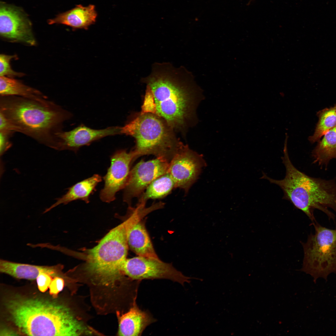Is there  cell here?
I'll return each instance as SVG.
<instances>
[{
    "mask_svg": "<svg viewBox=\"0 0 336 336\" xmlns=\"http://www.w3.org/2000/svg\"><path fill=\"white\" fill-rule=\"evenodd\" d=\"M318 118L313 134L309 137V142H318L330 129L336 126V104L329 108L320 110L316 113Z\"/></svg>",
    "mask_w": 336,
    "mask_h": 336,
    "instance_id": "cell-22",
    "label": "cell"
},
{
    "mask_svg": "<svg viewBox=\"0 0 336 336\" xmlns=\"http://www.w3.org/2000/svg\"><path fill=\"white\" fill-rule=\"evenodd\" d=\"M63 278L56 277L54 278L49 287V293L54 298H57L58 294L61 291L65 285Z\"/></svg>",
    "mask_w": 336,
    "mask_h": 336,
    "instance_id": "cell-25",
    "label": "cell"
},
{
    "mask_svg": "<svg viewBox=\"0 0 336 336\" xmlns=\"http://www.w3.org/2000/svg\"><path fill=\"white\" fill-rule=\"evenodd\" d=\"M0 113L15 132L56 149V134L72 114L48 99L34 100L17 96L0 97Z\"/></svg>",
    "mask_w": 336,
    "mask_h": 336,
    "instance_id": "cell-3",
    "label": "cell"
},
{
    "mask_svg": "<svg viewBox=\"0 0 336 336\" xmlns=\"http://www.w3.org/2000/svg\"><path fill=\"white\" fill-rule=\"evenodd\" d=\"M138 221L131 214L125 221L111 229L93 248L84 251V270L100 285L113 286L118 281L127 280L122 271L128 246V233Z\"/></svg>",
    "mask_w": 336,
    "mask_h": 336,
    "instance_id": "cell-5",
    "label": "cell"
},
{
    "mask_svg": "<svg viewBox=\"0 0 336 336\" xmlns=\"http://www.w3.org/2000/svg\"><path fill=\"white\" fill-rule=\"evenodd\" d=\"M97 16L94 5L84 7L78 5L71 10L59 14L54 18L49 20L48 23L50 25L62 24L74 29H86L96 22Z\"/></svg>",
    "mask_w": 336,
    "mask_h": 336,
    "instance_id": "cell-16",
    "label": "cell"
},
{
    "mask_svg": "<svg viewBox=\"0 0 336 336\" xmlns=\"http://www.w3.org/2000/svg\"><path fill=\"white\" fill-rule=\"evenodd\" d=\"M124 274L133 280L143 279H167L177 282L184 286L185 282L189 283L194 279L184 275L171 264L160 259H154L139 256L127 259L122 268Z\"/></svg>",
    "mask_w": 336,
    "mask_h": 336,
    "instance_id": "cell-8",
    "label": "cell"
},
{
    "mask_svg": "<svg viewBox=\"0 0 336 336\" xmlns=\"http://www.w3.org/2000/svg\"><path fill=\"white\" fill-rule=\"evenodd\" d=\"M206 164L201 155L184 144L169 162L167 172L175 188L182 189L187 193Z\"/></svg>",
    "mask_w": 336,
    "mask_h": 336,
    "instance_id": "cell-9",
    "label": "cell"
},
{
    "mask_svg": "<svg viewBox=\"0 0 336 336\" xmlns=\"http://www.w3.org/2000/svg\"><path fill=\"white\" fill-rule=\"evenodd\" d=\"M169 162L157 158L147 161L142 160L130 170L124 189L123 200L130 205L133 198L139 197L156 178L167 172Z\"/></svg>",
    "mask_w": 336,
    "mask_h": 336,
    "instance_id": "cell-11",
    "label": "cell"
},
{
    "mask_svg": "<svg viewBox=\"0 0 336 336\" xmlns=\"http://www.w3.org/2000/svg\"><path fill=\"white\" fill-rule=\"evenodd\" d=\"M162 118L150 113L139 114L121 127V133L135 140V160L152 155L169 162L184 145Z\"/></svg>",
    "mask_w": 336,
    "mask_h": 336,
    "instance_id": "cell-6",
    "label": "cell"
},
{
    "mask_svg": "<svg viewBox=\"0 0 336 336\" xmlns=\"http://www.w3.org/2000/svg\"><path fill=\"white\" fill-rule=\"evenodd\" d=\"M16 55H11L1 54L0 55V76L11 78L21 77L25 75L22 72L14 71L11 68L10 61L13 58H16Z\"/></svg>",
    "mask_w": 336,
    "mask_h": 336,
    "instance_id": "cell-23",
    "label": "cell"
},
{
    "mask_svg": "<svg viewBox=\"0 0 336 336\" xmlns=\"http://www.w3.org/2000/svg\"><path fill=\"white\" fill-rule=\"evenodd\" d=\"M0 35L12 42L30 46L36 43L31 23L25 13L19 8L4 2L0 6Z\"/></svg>",
    "mask_w": 336,
    "mask_h": 336,
    "instance_id": "cell-10",
    "label": "cell"
},
{
    "mask_svg": "<svg viewBox=\"0 0 336 336\" xmlns=\"http://www.w3.org/2000/svg\"><path fill=\"white\" fill-rule=\"evenodd\" d=\"M121 134L120 127L96 129L81 124L69 131L62 130L57 133L56 150H69L76 152L80 147L103 138Z\"/></svg>",
    "mask_w": 336,
    "mask_h": 336,
    "instance_id": "cell-13",
    "label": "cell"
},
{
    "mask_svg": "<svg viewBox=\"0 0 336 336\" xmlns=\"http://www.w3.org/2000/svg\"><path fill=\"white\" fill-rule=\"evenodd\" d=\"M283 152L281 158L286 168L284 178L276 180L263 172L261 178L279 186L284 193L283 198L289 201L296 208L304 212L312 222L315 221L313 213L315 208L334 219V215L328 208L336 212L335 182L310 177L295 168L289 158L287 139L285 140Z\"/></svg>",
    "mask_w": 336,
    "mask_h": 336,
    "instance_id": "cell-4",
    "label": "cell"
},
{
    "mask_svg": "<svg viewBox=\"0 0 336 336\" xmlns=\"http://www.w3.org/2000/svg\"><path fill=\"white\" fill-rule=\"evenodd\" d=\"M0 95L1 96H17L34 100L47 99L39 90L13 78L4 76H0Z\"/></svg>",
    "mask_w": 336,
    "mask_h": 336,
    "instance_id": "cell-19",
    "label": "cell"
},
{
    "mask_svg": "<svg viewBox=\"0 0 336 336\" xmlns=\"http://www.w3.org/2000/svg\"><path fill=\"white\" fill-rule=\"evenodd\" d=\"M315 232L302 243L304 257L301 269L310 275L316 283L322 278L327 281L331 273H336V229H330L314 223Z\"/></svg>",
    "mask_w": 336,
    "mask_h": 336,
    "instance_id": "cell-7",
    "label": "cell"
},
{
    "mask_svg": "<svg viewBox=\"0 0 336 336\" xmlns=\"http://www.w3.org/2000/svg\"><path fill=\"white\" fill-rule=\"evenodd\" d=\"M60 264L53 266H39L14 262L1 259L0 271L14 278L29 280L36 279L41 273H47L53 278L66 277Z\"/></svg>",
    "mask_w": 336,
    "mask_h": 336,
    "instance_id": "cell-15",
    "label": "cell"
},
{
    "mask_svg": "<svg viewBox=\"0 0 336 336\" xmlns=\"http://www.w3.org/2000/svg\"><path fill=\"white\" fill-rule=\"evenodd\" d=\"M53 278L52 276L47 273L40 274L36 279L39 290L42 292L46 291L49 288Z\"/></svg>",
    "mask_w": 336,
    "mask_h": 336,
    "instance_id": "cell-26",
    "label": "cell"
},
{
    "mask_svg": "<svg viewBox=\"0 0 336 336\" xmlns=\"http://www.w3.org/2000/svg\"><path fill=\"white\" fill-rule=\"evenodd\" d=\"M128 243V247L138 256L159 259L142 219L134 224L129 229Z\"/></svg>",
    "mask_w": 336,
    "mask_h": 336,
    "instance_id": "cell-17",
    "label": "cell"
},
{
    "mask_svg": "<svg viewBox=\"0 0 336 336\" xmlns=\"http://www.w3.org/2000/svg\"><path fill=\"white\" fill-rule=\"evenodd\" d=\"M119 335L140 336L145 329L155 322V319L147 311L140 309L135 300L129 309L124 313H117Z\"/></svg>",
    "mask_w": 336,
    "mask_h": 336,
    "instance_id": "cell-14",
    "label": "cell"
},
{
    "mask_svg": "<svg viewBox=\"0 0 336 336\" xmlns=\"http://www.w3.org/2000/svg\"><path fill=\"white\" fill-rule=\"evenodd\" d=\"M102 177L95 174L91 177L79 182L68 189L67 193L56 199V202L44 212L45 213L61 204H66L72 201L81 200L87 203L89 202L91 194L96 189L97 184L102 181Z\"/></svg>",
    "mask_w": 336,
    "mask_h": 336,
    "instance_id": "cell-18",
    "label": "cell"
},
{
    "mask_svg": "<svg viewBox=\"0 0 336 336\" xmlns=\"http://www.w3.org/2000/svg\"><path fill=\"white\" fill-rule=\"evenodd\" d=\"M14 132L0 131V154L1 156L12 146L10 138Z\"/></svg>",
    "mask_w": 336,
    "mask_h": 336,
    "instance_id": "cell-24",
    "label": "cell"
},
{
    "mask_svg": "<svg viewBox=\"0 0 336 336\" xmlns=\"http://www.w3.org/2000/svg\"><path fill=\"white\" fill-rule=\"evenodd\" d=\"M0 336H16L19 335L18 333L10 329L4 328L0 331Z\"/></svg>",
    "mask_w": 336,
    "mask_h": 336,
    "instance_id": "cell-27",
    "label": "cell"
},
{
    "mask_svg": "<svg viewBox=\"0 0 336 336\" xmlns=\"http://www.w3.org/2000/svg\"><path fill=\"white\" fill-rule=\"evenodd\" d=\"M146 89L141 113L154 114L183 133L196 124V110L203 97L193 75L184 67L156 63L142 80Z\"/></svg>",
    "mask_w": 336,
    "mask_h": 336,
    "instance_id": "cell-1",
    "label": "cell"
},
{
    "mask_svg": "<svg viewBox=\"0 0 336 336\" xmlns=\"http://www.w3.org/2000/svg\"><path fill=\"white\" fill-rule=\"evenodd\" d=\"M252 0H250V1H252Z\"/></svg>",
    "mask_w": 336,
    "mask_h": 336,
    "instance_id": "cell-28",
    "label": "cell"
},
{
    "mask_svg": "<svg viewBox=\"0 0 336 336\" xmlns=\"http://www.w3.org/2000/svg\"><path fill=\"white\" fill-rule=\"evenodd\" d=\"M323 136L312 151V155L314 163L326 166L330 160L336 158V126Z\"/></svg>",
    "mask_w": 336,
    "mask_h": 336,
    "instance_id": "cell-20",
    "label": "cell"
},
{
    "mask_svg": "<svg viewBox=\"0 0 336 336\" xmlns=\"http://www.w3.org/2000/svg\"><path fill=\"white\" fill-rule=\"evenodd\" d=\"M4 306L19 332L28 336H79L92 333L70 309L54 301L14 295Z\"/></svg>",
    "mask_w": 336,
    "mask_h": 336,
    "instance_id": "cell-2",
    "label": "cell"
},
{
    "mask_svg": "<svg viewBox=\"0 0 336 336\" xmlns=\"http://www.w3.org/2000/svg\"><path fill=\"white\" fill-rule=\"evenodd\" d=\"M135 160L133 150L128 152L120 150L112 156L110 166L103 177L104 186L100 193L103 202L110 203L114 200L116 193L124 188L129 178L130 165Z\"/></svg>",
    "mask_w": 336,
    "mask_h": 336,
    "instance_id": "cell-12",
    "label": "cell"
},
{
    "mask_svg": "<svg viewBox=\"0 0 336 336\" xmlns=\"http://www.w3.org/2000/svg\"><path fill=\"white\" fill-rule=\"evenodd\" d=\"M175 188V183L167 172L155 179L139 197L138 203H146L150 199L163 198Z\"/></svg>",
    "mask_w": 336,
    "mask_h": 336,
    "instance_id": "cell-21",
    "label": "cell"
}]
</instances>
